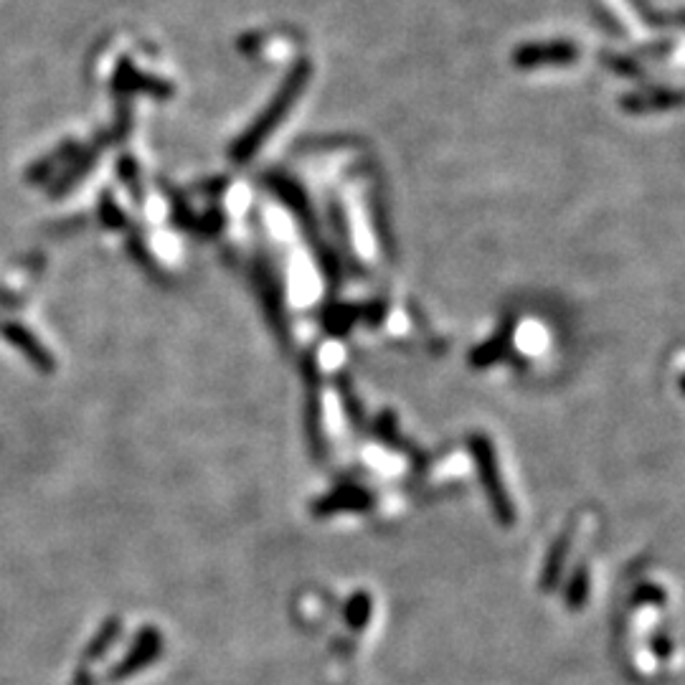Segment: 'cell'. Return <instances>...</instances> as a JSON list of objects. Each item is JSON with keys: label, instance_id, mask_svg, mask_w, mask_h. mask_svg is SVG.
I'll return each mask as SVG.
<instances>
[{"label": "cell", "instance_id": "8", "mask_svg": "<svg viewBox=\"0 0 685 685\" xmlns=\"http://www.w3.org/2000/svg\"><path fill=\"white\" fill-rule=\"evenodd\" d=\"M79 226H84V221H77V219L59 221V224H51L49 231H51V236H69V234H74V229H79Z\"/></svg>", "mask_w": 685, "mask_h": 685}, {"label": "cell", "instance_id": "9", "mask_svg": "<svg viewBox=\"0 0 685 685\" xmlns=\"http://www.w3.org/2000/svg\"><path fill=\"white\" fill-rule=\"evenodd\" d=\"M72 685H94V675L89 673L87 668H79L77 673H74V683Z\"/></svg>", "mask_w": 685, "mask_h": 685}, {"label": "cell", "instance_id": "2", "mask_svg": "<svg viewBox=\"0 0 685 685\" xmlns=\"http://www.w3.org/2000/svg\"><path fill=\"white\" fill-rule=\"evenodd\" d=\"M160 650V635L155 630H143L140 632V637H137L135 647H132L130 653L125 655V660H120V665H115V668L110 670V675H107V680L110 683H117V680L127 678V675H132L135 670H140L143 665H148L150 660L155 658V653Z\"/></svg>", "mask_w": 685, "mask_h": 685}, {"label": "cell", "instance_id": "5", "mask_svg": "<svg viewBox=\"0 0 685 685\" xmlns=\"http://www.w3.org/2000/svg\"><path fill=\"white\" fill-rule=\"evenodd\" d=\"M120 632H122L120 617H110V620L102 625V630L94 635V640L87 645V650H84V660H89V663H92V660L102 658V655H105L107 650L112 647V642L120 637Z\"/></svg>", "mask_w": 685, "mask_h": 685}, {"label": "cell", "instance_id": "6", "mask_svg": "<svg viewBox=\"0 0 685 685\" xmlns=\"http://www.w3.org/2000/svg\"><path fill=\"white\" fill-rule=\"evenodd\" d=\"M99 221L107 226V229H122L125 226V214H122V209L117 206L115 201H112L110 193H102V198H99Z\"/></svg>", "mask_w": 685, "mask_h": 685}, {"label": "cell", "instance_id": "1", "mask_svg": "<svg viewBox=\"0 0 685 685\" xmlns=\"http://www.w3.org/2000/svg\"><path fill=\"white\" fill-rule=\"evenodd\" d=\"M0 335L3 340H8L13 348L21 351V356L31 363L36 371L41 373H54L56 371V358L49 348L36 338L33 330H28L23 323H16V320H8V323H0Z\"/></svg>", "mask_w": 685, "mask_h": 685}, {"label": "cell", "instance_id": "3", "mask_svg": "<svg viewBox=\"0 0 685 685\" xmlns=\"http://www.w3.org/2000/svg\"><path fill=\"white\" fill-rule=\"evenodd\" d=\"M79 155V145L74 143H66L61 145L59 150H54V153L49 155V158L39 160V163H33L31 168L26 170V183H46L51 181V178L56 176V170L61 168V165L72 163L74 158Z\"/></svg>", "mask_w": 685, "mask_h": 685}, {"label": "cell", "instance_id": "7", "mask_svg": "<svg viewBox=\"0 0 685 685\" xmlns=\"http://www.w3.org/2000/svg\"><path fill=\"white\" fill-rule=\"evenodd\" d=\"M0 307L3 310H21V307H26V297L21 292H13L0 285Z\"/></svg>", "mask_w": 685, "mask_h": 685}, {"label": "cell", "instance_id": "4", "mask_svg": "<svg viewBox=\"0 0 685 685\" xmlns=\"http://www.w3.org/2000/svg\"><path fill=\"white\" fill-rule=\"evenodd\" d=\"M92 160H94V153H79L77 160L69 165V170H66V173H61V176L56 178L54 183H51L49 198H61V196H66V193L72 191V188L77 186V183L82 181L84 176H87V170H89V165H92Z\"/></svg>", "mask_w": 685, "mask_h": 685}]
</instances>
